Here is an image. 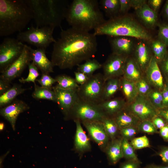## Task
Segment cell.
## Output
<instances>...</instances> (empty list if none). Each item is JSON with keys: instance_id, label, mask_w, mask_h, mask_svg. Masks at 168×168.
<instances>
[{"instance_id": "41", "label": "cell", "mask_w": 168, "mask_h": 168, "mask_svg": "<svg viewBox=\"0 0 168 168\" xmlns=\"http://www.w3.org/2000/svg\"><path fill=\"white\" fill-rule=\"evenodd\" d=\"M41 85V86L52 89L53 85L56 82L55 78H54L50 76L49 74H42L40 78L36 81Z\"/></svg>"}, {"instance_id": "35", "label": "cell", "mask_w": 168, "mask_h": 168, "mask_svg": "<svg viewBox=\"0 0 168 168\" xmlns=\"http://www.w3.org/2000/svg\"><path fill=\"white\" fill-rule=\"evenodd\" d=\"M102 122L109 138L112 140L115 138L119 128L114 118L107 116L103 119Z\"/></svg>"}, {"instance_id": "26", "label": "cell", "mask_w": 168, "mask_h": 168, "mask_svg": "<svg viewBox=\"0 0 168 168\" xmlns=\"http://www.w3.org/2000/svg\"><path fill=\"white\" fill-rule=\"evenodd\" d=\"M30 89V88H23L20 84H14L7 91L0 96V107H2L10 104L18 96Z\"/></svg>"}, {"instance_id": "44", "label": "cell", "mask_w": 168, "mask_h": 168, "mask_svg": "<svg viewBox=\"0 0 168 168\" xmlns=\"http://www.w3.org/2000/svg\"><path fill=\"white\" fill-rule=\"evenodd\" d=\"M158 64L160 65V68L165 77L166 81L168 82V51L164 59Z\"/></svg>"}, {"instance_id": "54", "label": "cell", "mask_w": 168, "mask_h": 168, "mask_svg": "<svg viewBox=\"0 0 168 168\" xmlns=\"http://www.w3.org/2000/svg\"><path fill=\"white\" fill-rule=\"evenodd\" d=\"M158 115L163 118L168 124V107L158 110Z\"/></svg>"}, {"instance_id": "22", "label": "cell", "mask_w": 168, "mask_h": 168, "mask_svg": "<svg viewBox=\"0 0 168 168\" xmlns=\"http://www.w3.org/2000/svg\"><path fill=\"white\" fill-rule=\"evenodd\" d=\"M74 120L76 127L74 141L75 148L80 152L88 151L91 147L90 141L81 126V121L78 119Z\"/></svg>"}, {"instance_id": "36", "label": "cell", "mask_w": 168, "mask_h": 168, "mask_svg": "<svg viewBox=\"0 0 168 168\" xmlns=\"http://www.w3.org/2000/svg\"><path fill=\"white\" fill-rule=\"evenodd\" d=\"M147 96L152 104L157 110L164 108L161 91L155 88L152 89Z\"/></svg>"}, {"instance_id": "59", "label": "cell", "mask_w": 168, "mask_h": 168, "mask_svg": "<svg viewBox=\"0 0 168 168\" xmlns=\"http://www.w3.org/2000/svg\"><path fill=\"white\" fill-rule=\"evenodd\" d=\"M159 168H168V165L159 166Z\"/></svg>"}, {"instance_id": "15", "label": "cell", "mask_w": 168, "mask_h": 168, "mask_svg": "<svg viewBox=\"0 0 168 168\" xmlns=\"http://www.w3.org/2000/svg\"><path fill=\"white\" fill-rule=\"evenodd\" d=\"M82 123L91 138L99 146L102 148L107 146L109 138L102 122L87 121Z\"/></svg>"}, {"instance_id": "40", "label": "cell", "mask_w": 168, "mask_h": 168, "mask_svg": "<svg viewBox=\"0 0 168 168\" xmlns=\"http://www.w3.org/2000/svg\"><path fill=\"white\" fill-rule=\"evenodd\" d=\"M135 149H140L150 146L149 139L146 135L134 138L130 142Z\"/></svg>"}, {"instance_id": "45", "label": "cell", "mask_w": 168, "mask_h": 168, "mask_svg": "<svg viewBox=\"0 0 168 168\" xmlns=\"http://www.w3.org/2000/svg\"><path fill=\"white\" fill-rule=\"evenodd\" d=\"M119 16L125 15L131 7L130 0H119Z\"/></svg>"}, {"instance_id": "47", "label": "cell", "mask_w": 168, "mask_h": 168, "mask_svg": "<svg viewBox=\"0 0 168 168\" xmlns=\"http://www.w3.org/2000/svg\"><path fill=\"white\" fill-rule=\"evenodd\" d=\"M74 75L75 81L79 85L84 84L89 78L84 73L78 71L75 72Z\"/></svg>"}, {"instance_id": "25", "label": "cell", "mask_w": 168, "mask_h": 168, "mask_svg": "<svg viewBox=\"0 0 168 168\" xmlns=\"http://www.w3.org/2000/svg\"><path fill=\"white\" fill-rule=\"evenodd\" d=\"M122 138L112 140L106 148V153L110 161L116 163L123 157L121 147Z\"/></svg>"}, {"instance_id": "19", "label": "cell", "mask_w": 168, "mask_h": 168, "mask_svg": "<svg viewBox=\"0 0 168 168\" xmlns=\"http://www.w3.org/2000/svg\"><path fill=\"white\" fill-rule=\"evenodd\" d=\"M145 73V78L151 86L162 91L165 82L159 64L153 56Z\"/></svg>"}, {"instance_id": "39", "label": "cell", "mask_w": 168, "mask_h": 168, "mask_svg": "<svg viewBox=\"0 0 168 168\" xmlns=\"http://www.w3.org/2000/svg\"><path fill=\"white\" fill-rule=\"evenodd\" d=\"M135 83L138 94L147 96L152 89L145 77H143Z\"/></svg>"}, {"instance_id": "49", "label": "cell", "mask_w": 168, "mask_h": 168, "mask_svg": "<svg viewBox=\"0 0 168 168\" xmlns=\"http://www.w3.org/2000/svg\"><path fill=\"white\" fill-rule=\"evenodd\" d=\"M162 93L163 98L164 108L168 107V82H165L164 87L162 90Z\"/></svg>"}, {"instance_id": "18", "label": "cell", "mask_w": 168, "mask_h": 168, "mask_svg": "<svg viewBox=\"0 0 168 168\" xmlns=\"http://www.w3.org/2000/svg\"><path fill=\"white\" fill-rule=\"evenodd\" d=\"M110 37L109 42L112 53L129 56L133 53L135 44L132 38L125 36Z\"/></svg>"}, {"instance_id": "57", "label": "cell", "mask_w": 168, "mask_h": 168, "mask_svg": "<svg viewBox=\"0 0 168 168\" xmlns=\"http://www.w3.org/2000/svg\"><path fill=\"white\" fill-rule=\"evenodd\" d=\"M144 168H159V166L152 165L147 166Z\"/></svg>"}, {"instance_id": "51", "label": "cell", "mask_w": 168, "mask_h": 168, "mask_svg": "<svg viewBox=\"0 0 168 168\" xmlns=\"http://www.w3.org/2000/svg\"><path fill=\"white\" fill-rule=\"evenodd\" d=\"M11 87L10 83L0 79V96L5 93Z\"/></svg>"}, {"instance_id": "30", "label": "cell", "mask_w": 168, "mask_h": 168, "mask_svg": "<svg viewBox=\"0 0 168 168\" xmlns=\"http://www.w3.org/2000/svg\"><path fill=\"white\" fill-rule=\"evenodd\" d=\"M150 44L153 55L159 64L163 60L166 55L168 47L158 38L152 40Z\"/></svg>"}, {"instance_id": "56", "label": "cell", "mask_w": 168, "mask_h": 168, "mask_svg": "<svg viewBox=\"0 0 168 168\" xmlns=\"http://www.w3.org/2000/svg\"><path fill=\"white\" fill-rule=\"evenodd\" d=\"M163 11L165 17L168 20V0L166 1L165 3Z\"/></svg>"}, {"instance_id": "27", "label": "cell", "mask_w": 168, "mask_h": 168, "mask_svg": "<svg viewBox=\"0 0 168 168\" xmlns=\"http://www.w3.org/2000/svg\"><path fill=\"white\" fill-rule=\"evenodd\" d=\"M120 89L127 104L131 102L138 95L135 82L128 81L123 77L120 78Z\"/></svg>"}, {"instance_id": "13", "label": "cell", "mask_w": 168, "mask_h": 168, "mask_svg": "<svg viewBox=\"0 0 168 168\" xmlns=\"http://www.w3.org/2000/svg\"><path fill=\"white\" fill-rule=\"evenodd\" d=\"M57 102L61 111L66 116L79 98L77 89H63L53 86Z\"/></svg>"}, {"instance_id": "24", "label": "cell", "mask_w": 168, "mask_h": 168, "mask_svg": "<svg viewBox=\"0 0 168 168\" xmlns=\"http://www.w3.org/2000/svg\"><path fill=\"white\" fill-rule=\"evenodd\" d=\"M114 116V119L119 130L128 127H137L140 121L125 109Z\"/></svg>"}, {"instance_id": "17", "label": "cell", "mask_w": 168, "mask_h": 168, "mask_svg": "<svg viewBox=\"0 0 168 168\" xmlns=\"http://www.w3.org/2000/svg\"><path fill=\"white\" fill-rule=\"evenodd\" d=\"M27 47L32 62L41 71L42 74H49L54 72V66L51 61L47 57L46 49L41 48L34 49L28 45Z\"/></svg>"}, {"instance_id": "33", "label": "cell", "mask_w": 168, "mask_h": 168, "mask_svg": "<svg viewBox=\"0 0 168 168\" xmlns=\"http://www.w3.org/2000/svg\"><path fill=\"white\" fill-rule=\"evenodd\" d=\"M57 87L63 89H78L79 85L77 83L75 78L65 75H60L55 78Z\"/></svg>"}, {"instance_id": "4", "label": "cell", "mask_w": 168, "mask_h": 168, "mask_svg": "<svg viewBox=\"0 0 168 168\" xmlns=\"http://www.w3.org/2000/svg\"><path fill=\"white\" fill-rule=\"evenodd\" d=\"M96 36H125L148 41L152 36L148 31L134 19L126 14L110 19L94 30Z\"/></svg>"}, {"instance_id": "46", "label": "cell", "mask_w": 168, "mask_h": 168, "mask_svg": "<svg viewBox=\"0 0 168 168\" xmlns=\"http://www.w3.org/2000/svg\"><path fill=\"white\" fill-rule=\"evenodd\" d=\"M152 121L157 129H160L168 124L163 118L158 115L153 118Z\"/></svg>"}, {"instance_id": "12", "label": "cell", "mask_w": 168, "mask_h": 168, "mask_svg": "<svg viewBox=\"0 0 168 168\" xmlns=\"http://www.w3.org/2000/svg\"><path fill=\"white\" fill-rule=\"evenodd\" d=\"M31 61L30 54L27 45L25 44L23 50L21 55L3 72L1 73L0 79L10 83L12 81L21 75Z\"/></svg>"}, {"instance_id": "23", "label": "cell", "mask_w": 168, "mask_h": 168, "mask_svg": "<svg viewBox=\"0 0 168 168\" xmlns=\"http://www.w3.org/2000/svg\"><path fill=\"white\" fill-rule=\"evenodd\" d=\"M127 104L124 99L115 98L103 101L99 105L107 115L115 116L124 109Z\"/></svg>"}, {"instance_id": "55", "label": "cell", "mask_w": 168, "mask_h": 168, "mask_svg": "<svg viewBox=\"0 0 168 168\" xmlns=\"http://www.w3.org/2000/svg\"><path fill=\"white\" fill-rule=\"evenodd\" d=\"M159 133L164 140L168 142V124L160 129Z\"/></svg>"}, {"instance_id": "28", "label": "cell", "mask_w": 168, "mask_h": 168, "mask_svg": "<svg viewBox=\"0 0 168 168\" xmlns=\"http://www.w3.org/2000/svg\"><path fill=\"white\" fill-rule=\"evenodd\" d=\"M100 4V7L110 19L119 16V0H101Z\"/></svg>"}, {"instance_id": "5", "label": "cell", "mask_w": 168, "mask_h": 168, "mask_svg": "<svg viewBox=\"0 0 168 168\" xmlns=\"http://www.w3.org/2000/svg\"><path fill=\"white\" fill-rule=\"evenodd\" d=\"M31 9L36 27H61L69 5L66 0H25Z\"/></svg>"}, {"instance_id": "10", "label": "cell", "mask_w": 168, "mask_h": 168, "mask_svg": "<svg viewBox=\"0 0 168 168\" xmlns=\"http://www.w3.org/2000/svg\"><path fill=\"white\" fill-rule=\"evenodd\" d=\"M124 109L140 121H152L158 115V110L152 104L147 96L139 94L131 102L127 104Z\"/></svg>"}, {"instance_id": "16", "label": "cell", "mask_w": 168, "mask_h": 168, "mask_svg": "<svg viewBox=\"0 0 168 168\" xmlns=\"http://www.w3.org/2000/svg\"><path fill=\"white\" fill-rule=\"evenodd\" d=\"M29 108V106L24 101L16 100L10 104L2 107L0 113L1 116L10 123L13 129L14 130L16 122L19 115Z\"/></svg>"}, {"instance_id": "32", "label": "cell", "mask_w": 168, "mask_h": 168, "mask_svg": "<svg viewBox=\"0 0 168 168\" xmlns=\"http://www.w3.org/2000/svg\"><path fill=\"white\" fill-rule=\"evenodd\" d=\"M35 89L32 94V97L37 100L45 99L56 102V95L52 89L40 86L35 83Z\"/></svg>"}, {"instance_id": "37", "label": "cell", "mask_w": 168, "mask_h": 168, "mask_svg": "<svg viewBox=\"0 0 168 168\" xmlns=\"http://www.w3.org/2000/svg\"><path fill=\"white\" fill-rule=\"evenodd\" d=\"M28 67L29 73L27 77L26 78L22 77L19 81L21 83L32 82L35 84L37 78L39 75V69L32 62L29 64Z\"/></svg>"}, {"instance_id": "58", "label": "cell", "mask_w": 168, "mask_h": 168, "mask_svg": "<svg viewBox=\"0 0 168 168\" xmlns=\"http://www.w3.org/2000/svg\"><path fill=\"white\" fill-rule=\"evenodd\" d=\"M4 128V124L3 123H1L0 124V130H2Z\"/></svg>"}, {"instance_id": "29", "label": "cell", "mask_w": 168, "mask_h": 168, "mask_svg": "<svg viewBox=\"0 0 168 168\" xmlns=\"http://www.w3.org/2000/svg\"><path fill=\"white\" fill-rule=\"evenodd\" d=\"M120 78L116 77L109 79L106 81L102 95V101L110 98L120 89Z\"/></svg>"}, {"instance_id": "38", "label": "cell", "mask_w": 168, "mask_h": 168, "mask_svg": "<svg viewBox=\"0 0 168 168\" xmlns=\"http://www.w3.org/2000/svg\"><path fill=\"white\" fill-rule=\"evenodd\" d=\"M138 132L153 134L158 133V132L152 121L145 120L141 121L137 126Z\"/></svg>"}, {"instance_id": "48", "label": "cell", "mask_w": 168, "mask_h": 168, "mask_svg": "<svg viewBox=\"0 0 168 168\" xmlns=\"http://www.w3.org/2000/svg\"><path fill=\"white\" fill-rule=\"evenodd\" d=\"M163 2L162 0H149L147 4L152 10L157 12Z\"/></svg>"}, {"instance_id": "20", "label": "cell", "mask_w": 168, "mask_h": 168, "mask_svg": "<svg viewBox=\"0 0 168 168\" xmlns=\"http://www.w3.org/2000/svg\"><path fill=\"white\" fill-rule=\"evenodd\" d=\"M136 12L138 17L146 28L152 29L158 26L157 12L152 10L147 3L136 10Z\"/></svg>"}, {"instance_id": "43", "label": "cell", "mask_w": 168, "mask_h": 168, "mask_svg": "<svg viewBox=\"0 0 168 168\" xmlns=\"http://www.w3.org/2000/svg\"><path fill=\"white\" fill-rule=\"evenodd\" d=\"M158 38L163 42L168 47V23L159 24Z\"/></svg>"}, {"instance_id": "50", "label": "cell", "mask_w": 168, "mask_h": 168, "mask_svg": "<svg viewBox=\"0 0 168 168\" xmlns=\"http://www.w3.org/2000/svg\"><path fill=\"white\" fill-rule=\"evenodd\" d=\"M158 155L164 162L168 164V146L161 147Z\"/></svg>"}, {"instance_id": "1", "label": "cell", "mask_w": 168, "mask_h": 168, "mask_svg": "<svg viewBox=\"0 0 168 168\" xmlns=\"http://www.w3.org/2000/svg\"><path fill=\"white\" fill-rule=\"evenodd\" d=\"M96 36L93 33L72 28L61 29L54 43L51 61L61 69H72L82 61L91 58L97 50Z\"/></svg>"}, {"instance_id": "9", "label": "cell", "mask_w": 168, "mask_h": 168, "mask_svg": "<svg viewBox=\"0 0 168 168\" xmlns=\"http://www.w3.org/2000/svg\"><path fill=\"white\" fill-rule=\"evenodd\" d=\"M17 38H6L0 45V72H3L22 54L24 47Z\"/></svg>"}, {"instance_id": "7", "label": "cell", "mask_w": 168, "mask_h": 168, "mask_svg": "<svg viewBox=\"0 0 168 168\" xmlns=\"http://www.w3.org/2000/svg\"><path fill=\"white\" fill-rule=\"evenodd\" d=\"M67 117L70 116L82 122H102L107 115L99 104L83 100L80 98L71 108Z\"/></svg>"}, {"instance_id": "34", "label": "cell", "mask_w": 168, "mask_h": 168, "mask_svg": "<svg viewBox=\"0 0 168 168\" xmlns=\"http://www.w3.org/2000/svg\"><path fill=\"white\" fill-rule=\"evenodd\" d=\"M121 147L123 157L128 161H140L135 153V149L128 140L122 138Z\"/></svg>"}, {"instance_id": "21", "label": "cell", "mask_w": 168, "mask_h": 168, "mask_svg": "<svg viewBox=\"0 0 168 168\" xmlns=\"http://www.w3.org/2000/svg\"><path fill=\"white\" fill-rule=\"evenodd\" d=\"M143 73L134 58L128 57L124 68L123 77L135 82L143 77Z\"/></svg>"}, {"instance_id": "11", "label": "cell", "mask_w": 168, "mask_h": 168, "mask_svg": "<svg viewBox=\"0 0 168 168\" xmlns=\"http://www.w3.org/2000/svg\"><path fill=\"white\" fill-rule=\"evenodd\" d=\"M129 56L112 53L102 64L104 79L107 80L123 76L125 64Z\"/></svg>"}, {"instance_id": "3", "label": "cell", "mask_w": 168, "mask_h": 168, "mask_svg": "<svg viewBox=\"0 0 168 168\" xmlns=\"http://www.w3.org/2000/svg\"><path fill=\"white\" fill-rule=\"evenodd\" d=\"M33 19L25 0H0V36H5L25 28Z\"/></svg>"}, {"instance_id": "42", "label": "cell", "mask_w": 168, "mask_h": 168, "mask_svg": "<svg viewBox=\"0 0 168 168\" xmlns=\"http://www.w3.org/2000/svg\"><path fill=\"white\" fill-rule=\"evenodd\" d=\"M120 133L122 138L128 141L133 139L138 132L137 127L130 126L122 128L120 129Z\"/></svg>"}, {"instance_id": "6", "label": "cell", "mask_w": 168, "mask_h": 168, "mask_svg": "<svg viewBox=\"0 0 168 168\" xmlns=\"http://www.w3.org/2000/svg\"><path fill=\"white\" fill-rule=\"evenodd\" d=\"M54 27L51 26L31 27L27 30L19 32L17 39L21 41L34 45L37 48L46 49L56 40L53 36Z\"/></svg>"}, {"instance_id": "52", "label": "cell", "mask_w": 168, "mask_h": 168, "mask_svg": "<svg viewBox=\"0 0 168 168\" xmlns=\"http://www.w3.org/2000/svg\"><path fill=\"white\" fill-rule=\"evenodd\" d=\"M131 7L135 11L138 9L145 4L147 3L146 0H130Z\"/></svg>"}, {"instance_id": "53", "label": "cell", "mask_w": 168, "mask_h": 168, "mask_svg": "<svg viewBox=\"0 0 168 168\" xmlns=\"http://www.w3.org/2000/svg\"><path fill=\"white\" fill-rule=\"evenodd\" d=\"M140 161H128L124 163L120 168H139Z\"/></svg>"}, {"instance_id": "14", "label": "cell", "mask_w": 168, "mask_h": 168, "mask_svg": "<svg viewBox=\"0 0 168 168\" xmlns=\"http://www.w3.org/2000/svg\"><path fill=\"white\" fill-rule=\"evenodd\" d=\"M139 40L135 44L133 57L144 73L153 55L149 41Z\"/></svg>"}, {"instance_id": "2", "label": "cell", "mask_w": 168, "mask_h": 168, "mask_svg": "<svg viewBox=\"0 0 168 168\" xmlns=\"http://www.w3.org/2000/svg\"><path fill=\"white\" fill-rule=\"evenodd\" d=\"M65 19L72 28L89 32L105 21L97 0H74L69 4Z\"/></svg>"}, {"instance_id": "31", "label": "cell", "mask_w": 168, "mask_h": 168, "mask_svg": "<svg viewBox=\"0 0 168 168\" xmlns=\"http://www.w3.org/2000/svg\"><path fill=\"white\" fill-rule=\"evenodd\" d=\"M102 65L96 59L90 58L86 60L83 63L78 65L77 70V71L83 73L90 77L96 71L102 68Z\"/></svg>"}, {"instance_id": "8", "label": "cell", "mask_w": 168, "mask_h": 168, "mask_svg": "<svg viewBox=\"0 0 168 168\" xmlns=\"http://www.w3.org/2000/svg\"><path fill=\"white\" fill-rule=\"evenodd\" d=\"M103 74L99 73L89 77L77 89L79 97L84 100L99 104L102 101V95L105 82Z\"/></svg>"}]
</instances>
